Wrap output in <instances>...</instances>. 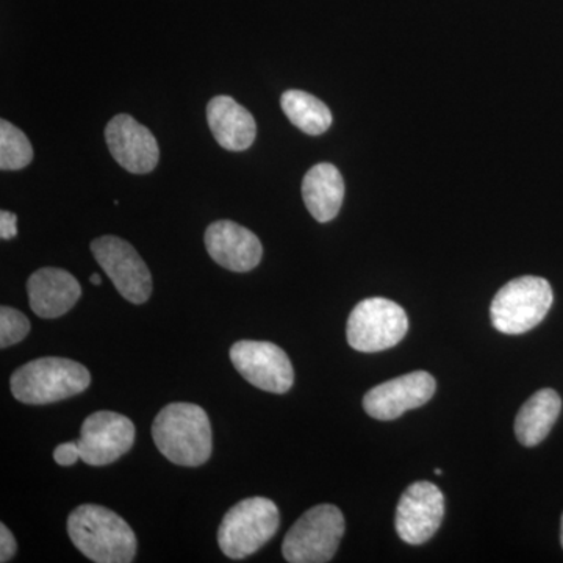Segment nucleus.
Listing matches in <instances>:
<instances>
[{
    "mask_svg": "<svg viewBox=\"0 0 563 563\" xmlns=\"http://www.w3.org/2000/svg\"><path fill=\"white\" fill-rule=\"evenodd\" d=\"M70 542L96 563H131L136 554V537L120 515L107 507L84 504L68 518Z\"/></svg>",
    "mask_w": 563,
    "mask_h": 563,
    "instance_id": "obj_1",
    "label": "nucleus"
},
{
    "mask_svg": "<svg viewBox=\"0 0 563 563\" xmlns=\"http://www.w3.org/2000/svg\"><path fill=\"white\" fill-rule=\"evenodd\" d=\"M158 451L180 466H201L211 455V426L202 407L174 402L163 407L152 424Z\"/></svg>",
    "mask_w": 563,
    "mask_h": 563,
    "instance_id": "obj_2",
    "label": "nucleus"
},
{
    "mask_svg": "<svg viewBox=\"0 0 563 563\" xmlns=\"http://www.w3.org/2000/svg\"><path fill=\"white\" fill-rule=\"evenodd\" d=\"M90 384V372L81 363L62 357H43L25 363L10 379L14 398L31 406L73 398L87 390Z\"/></svg>",
    "mask_w": 563,
    "mask_h": 563,
    "instance_id": "obj_3",
    "label": "nucleus"
},
{
    "mask_svg": "<svg viewBox=\"0 0 563 563\" xmlns=\"http://www.w3.org/2000/svg\"><path fill=\"white\" fill-rule=\"evenodd\" d=\"M280 525L279 509L268 498L243 499L222 518L218 543L228 558L242 561L257 553L276 536Z\"/></svg>",
    "mask_w": 563,
    "mask_h": 563,
    "instance_id": "obj_4",
    "label": "nucleus"
},
{
    "mask_svg": "<svg viewBox=\"0 0 563 563\" xmlns=\"http://www.w3.org/2000/svg\"><path fill=\"white\" fill-rule=\"evenodd\" d=\"M553 299V288L542 277L525 276L510 280L493 299V325L496 331L509 335L529 332L544 320Z\"/></svg>",
    "mask_w": 563,
    "mask_h": 563,
    "instance_id": "obj_5",
    "label": "nucleus"
},
{
    "mask_svg": "<svg viewBox=\"0 0 563 563\" xmlns=\"http://www.w3.org/2000/svg\"><path fill=\"white\" fill-rule=\"evenodd\" d=\"M344 517L339 507L320 504L291 526L282 544L285 561L324 563L332 561L344 536Z\"/></svg>",
    "mask_w": 563,
    "mask_h": 563,
    "instance_id": "obj_6",
    "label": "nucleus"
},
{
    "mask_svg": "<svg viewBox=\"0 0 563 563\" xmlns=\"http://www.w3.org/2000/svg\"><path fill=\"white\" fill-rule=\"evenodd\" d=\"M409 331V318L399 303L385 298L363 299L347 320V343L358 352L396 346Z\"/></svg>",
    "mask_w": 563,
    "mask_h": 563,
    "instance_id": "obj_7",
    "label": "nucleus"
},
{
    "mask_svg": "<svg viewBox=\"0 0 563 563\" xmlns=\"http://www.w3.org/2000/svg\"><path fill=\"white\" fill-rule=\"evenodd\" d=\"M91 251L122 298L136 306L151 298L150 268L131 243L118 236L107 235L96 239L91 243Z\"/></svg>",
    "mask_w": 563,
    "mask_h": 563,
    "instance_id": "obj_8",
    "label": "nucleus"
},
{
    "mask_svg": "<svg viewBox=\"0 0 563 563\" xmlns=\"http://www.w3.org/2000/svg\"><path fill=\"white\" fill-rule=\"evenodd\" d=\"M231 361L247 383L263 391L282 395L295 383L290 358L277 344L242 340L231 347Z\"/></svg>",
    "mask_w": 563,
    "mask_h": 563,
    "instance_id": "obj_9",
    "label": "nucleus"
},
{
    "mask_svg": "<svg viewBox=\"0 0 563 563\" xmlns=\"http://www.w3.org/2000/svg\"><path fill=\"white\" fill-rule=\"evenodd\" d=\"M135 442V426L121 413L96 412L80 429V459L88 465L106 466L128 454Z\"/></svg>",
    "mask_w": 563,
    "mask_h": 563,
    "instance_id": "obj_10",
    "label": "nucleus"
},
{
    "mask_svg": "<svg viewBox=\"0 0 563 563\" xmlns=\"http://www.w3.org/2000/svg\"><path fill=\"white\" fill-rule=\"evenodd\" d=\"M444 496L428 481L415 483L404 492L396 509L395 528L399 539L409 544L431 540L442 526Z\"/></svg>",
    "mask_w": 563,
    "mask_h": 563,
    "instance_id": "obj_11",
    "label": "nucleus"
},
{
    "mask_svg": "<svg viewBox=\"0 0 563 563\" xmlns=\"http://www.w3.org/2000/svg\"><path fill=\"white\" fill-rule=\"evenodd\" d=\"M435 388V379L429 373L404 374L366 393L363 407L374 420H396L407 410L418 409L431 401Z\"/></svg>",
    "mask_w": 563,
    "mask_h": 563,
    "instance_id": "obj_12",
    "label": "nucleus"
},
{
    "mask_svg": "<svg viewBox=\"0 0 563 563\" xmlns=\"http://www.w3.org/2000/svg\"><path fill=\"white\" fill-rule=\"evenodd\" d=\"M107 146L114 161L125 172L147 174L154 172L161 158L157 140L150 129L133 120L131 114H117L106 128Z\"/></svg>",
    "mask_w": 563,
    "mask_h": 563,
    "instance_id": "obj_13",
    "label": "nucleus"
},
{
    "mask_svg": "<svg viewBox=\"0 0 563 563\" xmlns=\"http://www.w3.org/2000/svg\"><path fill=\"white\" fill-rule=\"evenodd\" d=\"M206 247L222 268L247 273L262 261L263 247L254 232L233 221H217L206 231Z\"/></svg>",
    "mask_w": 563,
    "mask_h": 563,
    "instance_id": "obj_14",
    "label": "nucleus"
},
{
    "mask_svg": "<svg viewBox=\"0 0 563 563\" xmlns=\"http://www.w3.org/2000/svg\"><path fill=\"white\" fill-rule=\"evenodd\" d=\"M29 302L41 318L63 317L81 296L79 280L60 268H41L27 282Z\"/></svg>",
    "mask_w": 563,
    "mask_h": 563,
    "instance_id": "obj_15",
    "label": "nucleus"
},
{
    "mask_svg": "<svg viewBox=\"0 0 563 563\" xmlns=\"http://www.w3.org/2000/svg\"><path fill=\"white\" fill-rule=\"evenodd\" d=\"M207 120L214 140L228 151H246L257 135L254 117L231 96L211 99L207 106Z\"/></svg>",
    "mask_w": 563,
    "mask_h": 563,
    "instance_id": "obj_16",
    "label": "nucleus"
},
{
    "mask_svg": "<svg viewBox=\"0 0 563 563\" xmlns=\"http://www.w3.org/2000/svg\"><path fill=\"white\" fill-rule=\"evenodd\" d=\"M302 198L314 220L332 221L342 209L344 180L331 163L314 165L302 181Z\"/></svg>",
    "mask_w": 563,
    "mask_h": 563,
    "instance_id": "obj_17",
    "label": "nucleus"
},
{
    "mask_svg": "<svg viewBox=\"0 0 563 563\" xmlns=\"http://www.w3.org/2000/svg\"><path fill=\"white\" fill-rule=\"evenodd\" d=\"M562 410V399L551 388L533 393L525 402L515 420L518 442L525 446H537L550 435Z\"/></svg>",
    "mask_w": 563,
    "mask_h": 563,
    "instance_id": "obj_18",
    "label": "nucleus"
},
{
    "mask_svg": "<svg viewBox=\"0 0 563 563\" xmlns=\"http://www.w3.org/2000/svg\"><path fill=\"white\" fill-rule=\"evenodd\" d=\"M280 106L291 124L307 135H321L332 125L329 107L309 92L285 91L280 98Z\"/></svg>",
    "mask_w": 563,
    "mask_h": 563,
    "instance_id": "obj_19",
    "label": "nucleus"
},
{
    "mask_svg": "<svg viewBox=\"0 0 563 563\" xmlns=\"http://www.w3.org/2000/svg\"><path fill=\"white\" fill-rule=\"evenodd\" d=\"M32 161L33 147L25 133L7 120L0 121V169L18 172Z\"/></svg>",
    "mask_w": 563,
    "mask_h": 563,
    "instance_id": "obj_20",
    "label": "nucleus"
},
{
    "mask_svg": "<svg viewBox=\"0 0 563 563\" xmlns=\"http://www.w3.org/2000/svg\"><path fill=\"white\" fill-rule=\"evenodd\" d=\"M31 332V321L20 310L3 306L0 309V347L22 342Z\"/></svg>",
    "mask_w": 563,
    "mask_h": 563,
    "instance_id": "obj_21",
    "label": "nucleus"
},
{
    "mask_svg": "<svg viewBox=\"0 0 563 563\" xmlns=\"http://www.w3.org/2000/svg\"><path fill=\"white\" fill-rule=\"evenodd\" d=\"M80 459V448L77 442L62 443L55 448L54 461L62 466L74 465Z\"/></svg>",
    "mask_w": 563,
    "mask_h": 563,
    "instance_id": "obj_22",
    "label": "nucleus"
},
{
    "mask_svg": "<svg viewBox=\"0 0 563 563\" xmlns=\"http://www.w3.org/2000/svg\"><path fill=\"white\" fill-rule=\"evenodd\" d=\"M18 551V543L13 533L5 525H0V562H10Z\"/></svg>",
    "mask_w": 563,
    "mask_h": 563,
    "instance_id": "obj_23",
    "label": "nucleus"
},
{
    "mask_svg": "<svg viewBox=\"0 0 563 563\" xmlns=\"http://www.w3.org/2000/svg\"><path fill=\"white\" fill-rule=\"evenodd\" d=\"M16 214L7 210L0 211V236H2V240H11L16 236Z\"/></svg>",
    "mask_w": 563,
    "mask_h": 563,
    "instance_id": "obj_24",
    "label": "nucleus"
},
{
    "mask_svg": "<svg viewBox=\"0 0 563 563\" xmlns=\"http://www.w3.org/2000/svg\"><path fill=\"white\" fill-rule=\"evenodd\" d=\"M90 282L92 285H101L102 284V277L99 276V274H92L90 277Z\"/></svg>",
    "mask_w": 563,
    "mask_h": 563,
    "instance_id": "obj_25",
    "label": "nucleus"
},
{
    "mask_svg": "<svg viewBox=\"0 0 563 563\" xmlns=\"http://www.w3.org/2000/svg\"><path fill=\"white\" fill-rule=\"evenodd\" d=\"M561 542L563 547V515H562V523H561Z\"/></svg>",
    "mask_w": 563,
    "mask_h": 563,
    "instance_id": "obj_26",
    "label": "nucleus"
},
{
    "mask_svg": "<svg viewBox=\"0 0 563 563\" xmlns=\"http://www.w3.org/2000/svg\"><path fill=\"white\" fill-rule=\"evenodd\" d=\"M435 474H437V476H440V474H442V470L437 468V470H435Z\"/></svg>",
    "mask_w": 563,
    "mask_h": 563,
    "instance_id": "obj_27",
    "label": "nucleus"
}]
</instances>
